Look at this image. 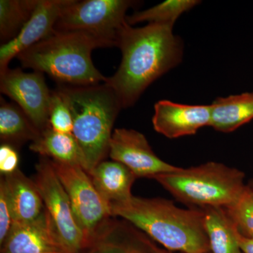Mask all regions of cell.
I'll list each match as a JSON object with an SVG mask.
<instances>
[{
	"label": "cell",
	"mask_w": 253,
	"mask_h": 253,
	"mask_svg": "<svg viewBox=\"0 0 253 253\" xmlns=\"http://www.w3.org/2000/svg\"><path fill=\"white\" fill-rule=\"evenodd\" d=\"M211 253H244L237 238L238 229L221 207L201 208Z\"/></svg>",
	"instance_id": "obj_19"
},
{
	"label": "cell",
	"mask_w": 253,
	"mask_h": 253,
	"mask_svg": "<svg viewBox=\"0 0 253 253\" xmlns=\"http://www.w3.org/2000/svg\"><path fill=\"white\" fill-rule=\"evenodd\" d=\"M199 3L200 1L196 0H168L154 7L126 16V21L130 26L148 22L173 28L174 23L183 13L192 9Z\"/></svg>",
	"instance_id": "obj_22"
},
{
	"label": "cell",
	"mask_w": 253,
	"mask_h": 253,
	"mask_svg": "<svg viewBox=\"0 0 253 253\" xmlns=\"http://www.w3.org/2000/svg\"><path fill=\"white\" fill-rule=\"evenodd\" d=\"M154 129L169 139L193 135L201 128L211 126L212 106L176 104L161 100L155 104Z\"/></svg>",
	"instance_id": "obj_13"
},
{
	"label": "cell",
	"mask_w": 253,
	"mask_h": 253,
	"mask_svg": "<svg viewBox=\"0 0 253 253\" xmlns=\"http://www.w3.org/2000/svg\"><path fill=\"white\" fill-rule=\"evenodd\" d=\"M49 160L69 197L86 247L114 217L110 205L95 188L90 176L81 166Z\"/></svg>",
	"instance_id": "obj_6"
},
{
	"label": "cell",
	"mask_w": 253,
	"mask_h": 253,
	"mask_svg": "<svg viewBox=\"0 0 253 253\" xmlns=\"http://www.w3.org/2000/svg\"><path fill=\"white\" fill-rule=\"evenodd\" d=\"M41 131L18 106L1 99L0 105V139L3 144H23L35 141Z\"/></svg>",
	"instance_id": "obj_20"
},
{
	"label": "cell",
	"mask_w": 253,
	"mask_h": 253,
	"mask_svg": "<svg viewBox=\"0 0 253 253\" xmlns=\"http://www.w3.org/2000/svg\"><path fill=\"white\" fill-rule=\"evenodd\" d=\"M72 0H38L29 21L17 36L0 48V73L9 68L8 65L20 53L51 36L63 9Z\"/></svg>",
	"instance_id": "obj_11"
},
{
	"label": "cell",
	"mask_w": 253,
	"mask_h": 253,
	"mask_svg": "<svg viewBox=\"0 0 253 253\" xmlns=\"http://www.w3.org/2000/svg\"><path fill=\"white\" fill-rule=\"evenodd\" d=\"M13 224L12 208L3 176L0 180V245L4 242Z\"/></svg>",
	"instance_id": "obj_25"
},
{
	"label": "cell",
	"mask_w": 253,
	"mask_h": 253,
	"mask_svg": "<svg viewBox=\"0 0 253 253\" xmlns=\"http://www.w3.org/2000/svg\"><path fill=\"white\" fill-rule=\"evenodd\" d=\"M110 157L122 163L136 178L155 176L175 172L181 168L165 162L154 154L144 134L134 129H115L109 144Z\"/></svg>",
	"instance_id": "obj_10"
},
{
	"label": "cell",
	"mask_w": 253,
	"mask_h": 253,
	"mask_svg": "<svg viewBox=\"0 0 253 253\" xmlns=\"http://www.w3.org/2000/svg\"><path fill=\"white\" fill-rule=\"evenodd\" d=\"M89 175L95 188L109 205L124 202L133 196L131 188L136 177L122 163L102 161Z\"/></svg>",
	"instance_id": "obj_16"
},
{
	"label": "cell",
	"mask_w": 253,
	"mask_h": 253,
	"mask_svg": "<svg viewBox=\"0 0 253 253\" xmlns=\"http://www.w3.org/2000/svg\"><path fill=\"white\" fill-rule=\"evenodd\" d=\"M111 46L113 42L88 32L55 31L16 58L23 68L46 73L59 84L94 85L107 78L95 67L91 51Z\"/></svg>",
	"instance_id": "obj_3"
},
{
	"label": "cell",
	"mask_w": 253,
	"mask_h": 253,
	"mask_svg": "<svg viewBox=\"0 0 253 253\" xmlns=\"http://www.w3.org/2000/svg\"><path fill=\"white\" fill-rule=\"evenodd\" d=\"M38 0L0 1V38L3 44L17 36L29 21Z\"/></svg>",
	"instance_id": "obj_21"
},
{
	"label": "cell",
	"mask_w": 253,
	"mask_h": 253,
	"mask_svg": "<svg viewBox=\"0 0 253 253\" xmlns=\"http://www.w3.org/2000/svg\"><path fill=\"white\" fill-rule=\"evenodd\" d=\"M0 253H68L46 210L36 220L13 223Z\"/></svg>",
	"instance_id": "obj_12"
},
{
	"label": "cell",
	"mask_w": 253,
	"mask_h": 253,
	"mask_svg": "<svg viewBox=\"0 0 253 253\" xmlns=\"http://www.w3.org/2000/svg\"><path fill=\"white\" fill-rule=\"evenodd\" d=\"M49 126L53 130L63 134H72L73 119L69 106L57 89L51 91L49 106Z\"/></svg>",
	"instance_id": "obj_24"
},
{
	"label": "cell",
	"mask_w": 253,
	"mask_h": 253,
	"mask_svg": "<svg viewBox=\"0 0 253 253\" xmlns=\"http://www.w3.org/2000/svg\"></svg>",
	"instance_id": "obj_29"
},
{
	"label": "cell",
	"mask_w": 253,
	"mask_h": 253,
	"mask_svg": "<svg viewBox=\"0 0 253 253\" xmlns=\"http://www.w3.org/2000/svg\"><path fill=\"white\" fill-rule=\"evenodd\" d=\"M110 208L113 217L129 221L169 252L211 253L201 208L182 209L168 200L134 196Z\"/></svg>",
	"instance_id": "obj_2"
},
{
	"label": "cell",
	"mask_w": 253,
	"mask_h": 253,
	"mask_svg": "<svg viewBox=\"0 0 253 253\" xmlns=\"http://www.w3.org/2000/svg\"><path fill=\"white\" fill-rule=\"evenodd\" d=\"M30 149L42 157L64 164L79 166L84 169V163L79 145L72 134H63L46 128L41 131Z\"/></svg>",
	"instance_id": "obj_18"
},
{
	"label": "cell",
	"mask_w": 253,
	"mask_h": 253,
	"mask_svg": "<svg viewBox=\"0 0 253 253\" xmlns=\"http://www.w3.org/2000/svg\"><path fill=\"white\" fill-rule=\"evenodd\" d=\"M35 184L44 207L68 253H81L86 241L73 214L66 190L49 158L43 157L36 166Z\"/></svg>",
	"instance_id": "obj_8"
},
{
	"label": "cell",
	"mask_w": 253,
	"mask_h": 253,
	"mask_svg": "<svg viewBox=\"0 0 253 253\" xmlns=\"http://www.w3.org/2000/svg\"><path fill=\"white\" fill-rule=\"evenodd\" d=\"M244 173L222 163L209 162L155 176L160 184L184 204L221 207L234 203L244 189Z\"/></svg>",
	"instance_id": "obj_5"
},
{
	"label": "cell",
	"mask_w": 253,
	"mask_h": 253,
	"mask_svg": "<svg viewBox=\"0 0 253 253\" xmlns=\"http://www.w3.org/2000/svg\"><path fill=\"white\" fill-rule=\"evenodd\" d=\"M19 157L14 146L2 144L0 147V172L3 175H7L18 169Z\"/></svg>",
	"instance_id": "obj_26"
},
{
	"label": "cell",
	"mask_w": 253,
	"mask_h": 253,
	"mask_svg": "<svg viewBox=\"0 0 253 253\" xmlns=\"http://www.w3.org/2000/svg\"><path fill=\"white\" fill-rule=\"evenodd\" d=\"M249 186L251 188V189H252L253 191V181L251 183V184H249Z\"/></svg>",
	"instance_id": "obj_28"
},
{
	"label": "cell",
	"mask_w": 253,
	"mask_h": 253,
	"mask_svg": "<svg viewBox=\"0 0 253 253\" xmlns=\"http://www.w3.org/2000/svg\"><path fill=\"white\" fill-rule=\"evenodd\" d=\"M134 4L128 0H72L63 9L55 31H82L113 42L126 23V12Z\"/></svg>",
	"instance_id": "obj_7"
},
{
	"label": "cell",
	"mask_w": 253,
	"mask_h": 253,
	"mask_svg": "<svg viewBox=\"0 0 253 253\" xmlns=\"http://www.w3.org/2000/svg\"><path fill=\"white\" fill-rule=\"evenodd\" d=\"M172 30L155 23L133 28L126 22L120 31L116 46L121 50L122 61L117 72L105 83L123 109L133 106L150 84L180 63L182 42Z\"/></svg>",
	"instance_id": "obj_1"
},
{
	"label": "cell",
	"mask_w": 253,
	"mask_h": 253,
	"mask_svg": "<svg viewBox=\"0 0 253 253\" xmlns=\"http://www.w3.org/2000/svg\"><path fill=\"white\" fill-rule=\"evenodd\" d=\"M211 126L228 133L253 119V91L217 98L213 101Z\"/></svg>",
	"instance_id": "obj_17"
},
{
	"label": "cell",
	"mask_w": 253,
	"mask_h": 253,
	"mask_svg": "<svg viewBox=\"0 0 253 253\" xmlns=\"http://www.w3.org/2000/svg\"><path fill=\"white\" fill-rule=\"evenodd\" d=\"M0 90L14 100L41 132L49 127L51 91L42 73L8 68L0 73Z\"/></svg>",
	"instance_id": "obj_9"
},
{
	"label": "cell",
	"mask_w": 253,
	"mask_h": 253,
	"mask_svg": "<svg viewBox=\"0 0 253 253\" xmlns=\"http://www.w3.org/2000/svg\"><path fill=\"white\" fill-rule=\"evenodd\" d=\"M9 192L13 223H27L36 220L44 212L45 207L35 184L19 169L3 175Z\"/></svg>",
	"instance_id": "obj_15"
},
{
	"label": "cell",
	"mask_w": 253,
	"mask_h": 253,
	"mask_svg": "<svg viewBox=\"0 0 253 253\" xmlns=\"http://www.w3.org/2000/svg\"><path fill=\"white\" fill-rule=\"evenodd\" d=\"M73 119L72 134L81 148L84 169L90 174L109 153L112 128L123 109L106 83L88 86L59 84Z\"/></svg>",
	"instance_id": "obj_4"
},
{
	"label": "cell",
	"mask_w": 253,
	"mask_h": 253,
	"mask_svg": "<svg viewBox=\"0 0 253 253\" xmlns=\"http://www.w3.org/2000/svg\"><path fill=\"white\" fill-rule=\"evenodd\" d=\"M237 238L243 253H253V239L241 235L239 231H237Z\"/></svg>",
	"instance_id": "obj_27"
},
{
	"label": "cell",
	"mask_w": 253,
	"mask_h": 253,
	"mask_svg": "<svg viewBox=\"0 0 253 253\" xmlns=\"http://www.w3.org/2000/svg\"><path fill=\"white\" fill-rule=\"evenodd\" d=\"M241 235L253 239V191L245 186L234 203L224 208Z\"/></svg>",
	"instance_id": "obj_23"
},
{
	"label": "cell",
	"mask_w": 253,
	"mask_h": 253,
	"mask_svg": "<svg viewBox=\"0 0 253 253\" xmlns=\"http://www.w3.org/2000/svg\"><path fill=\"white\" fill-rule=\"evenodd\" d=\"M81 253H172L129 221L113 217Z\"/></svg>",
	"instance_id": "obj_14"
}]
</instances>
